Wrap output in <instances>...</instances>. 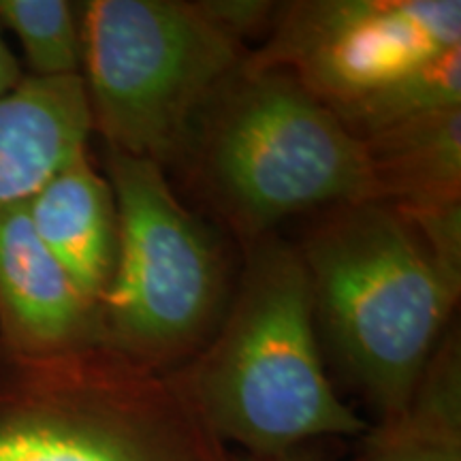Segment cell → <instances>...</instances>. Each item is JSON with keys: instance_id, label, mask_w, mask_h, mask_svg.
<instances>
[{"instance_id": "cell-1", "label": "cell", "mask_w": 461, "mask_h": 461, "mask_svg": "<svg viewBox=\"0 0 461 461\" xmlns=\"http://www.w3.org/2000/svg\"><path fill=\"white\" fill-rule=\"evenodd\" d=\"M176 372L212 431L248 457L370 429L339 400L322 367L299 248L276 238L252 241L216 336Z\"/></svg>"}, {"instance_id": "cell-2", "label": "cell", "mask_w": 461, "mask_h": 461, "mask_svg": "<svg viewBox=\"0 0 461 461\" xmlns=\"http://www.w3.org/2000/svg\"><path fill=\"white\" fill-rule=\"evenodd\" d=\"M299 255L339 370L378 423L400 417L440 344L461 280L380 201L333 207Z\"/></svg>"}, {"instance_id": "cell-3", "label": "cell", "mask_w": 461, "mask_h": 461, "mask_svg": "<svg viewBox=\"0 0 461 461\" xmlns=\"http://www.w3.org/2000/svg\"><path fill=\"white\" fill-rule=\"evenodd\" d=\"M186 157L250 244L302 212L376 201L363 141L282 68L244 60L201 113Z\"/></svg>"}, {"instance_id": "cell-4", "label": "cell", "mask_w": 461, "mask_h": 461, "mask_svg": "<svg viewBox=\"0 0 461 461\" xmlns=\"http://www.w3.org/2000/svg\"><path fill=\"white\" fill-rule=\"evenodd\" d=\"M0 461H240L177 372L113 350L31 359L0 348Z\"/></svg>"}, {"instance_id": "cell-5", "label": "cell", "mask_w": 461, "mask_h": 461, "mask_svg": "<svg viewBox=\"0 0 461 461\" xmlns=\"http://www.w3.org/2000/svg\"><path fill=\"white\" fill-rule=\"evenodd\" d=\"M92 131L107 149L167 165L186 157L210 101L248 51L197 3L88 0L77 5Z\"/></svg>"}, {"instance_id": "cell-6", "label": "cell", "mask_w": 461, "mask_h": 461, "mask_svg": "<svg viewBox=\"0 0 461 461\" xmlns=\"http://www.w3.org/2000/svg\"><path fill=\"white\" fill-rule=\"evenodd\" d=\"M107 171L118 255L99 302L101 346L152 370H180L222 316V252L173 194L163 167L107 149Z\"/></svg>"}, {"instance_id": "cell-7", "label": "cell", "mask_w": 461, "mask_h": 461, "mask_svg": "<svg viewBox=\"0 0 461 461\" xmlns=\"http://www.w3.org/2000/svg\"><path fill=\"white\" fill-rule=\"evenodd\" d=\"M459 41V0L286 3L246 67L282 68L338 109L461 48Z\"/></svg>"}, {"instance_id": "cell-8", "label": "cell", "mask_w": 461, "mask_h": 461, "mask_svg": "<svg viewBox=\"0 0 461 461\" xmlns=\"http://www.w3.org/2000/svg\"><path fill=\"white\" fill-rule=\"evenodd\" d=\"M101 346L99 303L34 233L26 203L0 214V348L48 359Z\"/></svg>"}, {"instance_id": "cell-9", "label": "cell", "mask_w": 461, "mask_h": 461, "mask_svg": "<svg viewBox=\"0 0 461 461\" xmlns=\"http://www.w3.org/2000/svg\"><path fill=\"white\" fill-rule=\"evenodd\" d=\"M92 118L84 82L28 77L0 99V214L28 199L88 149Z\"/></svg>"}, {"instance_id": "cell-10", "label": "cell", "mask_w": 461, "mask_h": 461, "mask_svg": "<svg viewBox=\"0 0 461 461\" xmlns=\"http://www.w3.org/2000/svg\"><path fill=\"white\" fill-rule=\"evenodd\" d=\"M26 210L43 246L99 303L118 255V214L112 186L90 165L88 149L60 167L26 201Z\"/></svg>"}, {"instance_id": "cell-11", "label": "cell", "mask_w": 461, "mask_h": 461, "mask_svg": "<svg viewBox=\"0 0 461 461\" xmlns=\"http://www.w3.org/2000/svg\"><path fill=\"white\" fill-rule=\"evenodd\" d=\"M361 141L380 203L402 216L461 205V107L420 115Z\"/></svg>"}, {"instance_id": "cell-12", "label": "cell", "mask_w": 461, "mask_h": 461, "mask_svg": "<svg viewBox=\"0 0 461 461\" xmlns=\"http://www.w3.org/2000/svg\"><path fill=\"white\" fill-rule=\"evenodd\" d=\"M359 461H461L457 331L440 339L406 411L366 431Z\"/></svg>"}, {"instance_id": "cell-13", "label": "cell", "mask_w": 461, "mask_h": 461, "mask_svg": "<svg viewBox=\"0 0 461 461\" xmlns=\"http://www.w3.org/2000/svg\"><path fill=\"white\" fill-rule=\"evenodd\" d=\"M453 107H461V48L445 51L417 71L331 109V113L357 140H367L391 126Z\"/></svg>"}, {"instance_id": "cell-14", "label": "cell", "mask_w": 461, "mask_h": 461, "mask_svg": "<svg viewBox=\"0 0 461 461\" xmlns=\"http://www.w3.org/2000/svg\"><path fill=\"white\" fill-rule=\"evenodd\" d=\"M0 28H9L17 37L31 77L82 73L77 5L67 0H0Z\"/></svg>"}, {"instance_id": "cell-15", "label": "cell", "mask_w": 461, "mask_h": 461, "mask_svg": "<svg viewBox=\"0 0 461 461\" xmlns=\"http://www.w3.org/2000/svg\"><path fill=\"white\" fill-rule=\"evenodd\" d=\"M197 7L207 20L244 43L246 37L261 32L267 24L274 26L280 5L263 0H207L197 3Z\"/></svg>"}, {"instance_id": "cell-16", "label": "cell", "mask_w": 461, "mask_h": 461, "mask_svg": "<svg viewBox=\"0 0 461 461\" xmlns=\"http://www.w3.org/2000/svg\"><path fill=\"white\" fill-rule=\"evenodd\" d=\"M22 79H24V75H22L20 62H17L14 51L9 50V45L3 37V28H0V99L5 95H9Z\"/></svg>"}, {"instance_id": "cell-17", "label": "cell", "mask_w": 461, "mask_h": 461, "mask_svg": "<svg viewBox=\"0 0 461 461\" xmlns=\"http://www.w3.org/2000/svg\"><path fill=\"white\" fill-rule=\"evenodd\" d=\"M240 461H321V457H319V453H316L314 448L308 445V447L295 448V451L274 455V457H246Z\"/></svg>"}]
</instances>
